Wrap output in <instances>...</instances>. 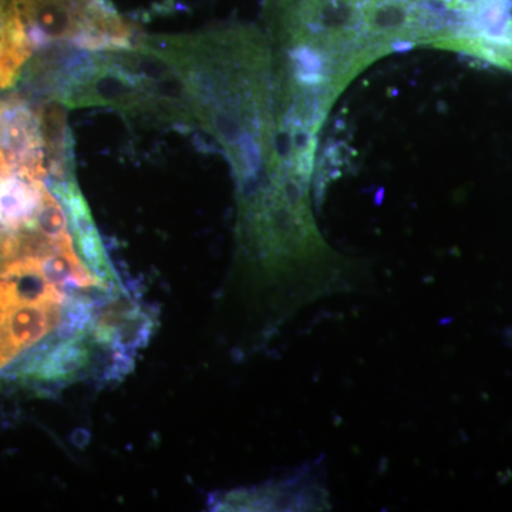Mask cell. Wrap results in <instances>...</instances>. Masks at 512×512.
<instances>
[{"instance_id": "277c9868", "label": "cell", "mask_w": 512, "mask_h": 512, "mask_svg": "<svg viewBox=\"0 0 512 512\" xmlns=\"http://www.w3.org/2000/svg\"><path fill=\"white\" fill-rule=\"evenodd\" d=\"M62 104L23 93L0 96V171L46 181L49 165L66 133Z\"/></svg>"}, {"instance_id": "5b68a950", "label": "cell", "mask_w": 512, "mask_h": 512, "mask_svg": "<svg viewBox=\"0 0 512 512\" xmlns=\"http://www.w3.org/2000/svg\"><path fill=\"white\" fill-rule=\"evenodd\" d=\"M67 298L56 285L37 282L29 289L16 279H0V370L55 333Z\"/></svg>"}, {"instance_id": "6da1fadb", "label": "cell", "mask_w": 512, "mask_h": 512, "mask_svg": "<svg viewBox=\"0 0 512 512\" xmlns=\"http://www.w3.org/2000/svg\"><path fill=\"white\" fill-rule=\"evenodd\" d=\"M144 39L184 80L195 123L227 154L241 200L268 187L281 158L274 59L261 32L235 26Z\"/></svg>"}, {"instance_id": "3957f363", "label": "cell", "mask_w": 512, "mask_h": 512, "mask_svg": "<svg viewBox=\"0 0 512 512\" xmlns=\"http://www.w3.org/2000/svg\"><path fill=\"white\" fill-rule=\"evenodd\" d=\"M33 50L69 46L89 52L123 49L137 35L109 0H18Z\"/></svg>"}, {"instance_id": "9c48e42d", "label": "cell", "mask_w": 512, "mask_h": 512, "mask_svg": "<svg viewBox=\"0 0 512 512\" xmlns=\"http://www.w3.org/2000/svg\"><path fill=\"white\" fill-rule=\"evenodd\" d=\"M281 2L288 3V2H292V0H281Z\"/></svg>"}, {"instance_id": "ba28073f", "label": "cell", "mask_w": 512, "mask_h": 512, "mask_svg": "<svg viewBox=\"0 0 512 512\" xmlns=\"http://www.w3.org/2000/svg\"><path fill=\"white\" fill-rule=\"evenodd\" d=\"M32 56L18 0H0V90L18 83Z\"/></svg>"}, {"instance_id": "7a4b0ae2", "label": "cell", "mask_w": 512, "mask_h": 512, "mask_svg": "<svg viewBox=\"0 0 512 512\" xmlns=\"http://www.w3.org/2000/svg\"><path fill=\"white\" fill-rule=\"evenodd\" d=\"M417 43L512 70V0H412Z\"/></svg>"}, {"instance_id": "52a82bcc", "label": "cell", "mask_w": 512, "mask_h": 512, "mask_svg": "<svg viewBox=\"0 0 512 512\" xmlns=\"http://www.w3.org/2000/svg\"><path fill=\"white\" fill-rule=\"evenodd\" d=\"M318 477L319 473L313 476V473L303 471L285 483L229 493L215 505L218 510H289L288 507L292 510H318L320 505H328L322 501L326 495L319 487Z\"/></svg>"}, {"instance_id": "8992f818", "label": "cell", "mask_w": 512, "mask_h": 512, "mask_svg": "<svg viewBox=\"0 0 512 512\" xmlns=\"http://www.w3.org/2000/svg\"><path fill=\"white\" fill-rule=\"evenodd\" d=\"M46 184L63 205L77 254L84 264L104 285L109 288L119 285V278L101 242L99 229L94 224L92 212L77 185L76 177L69 175L59 180H47Z\"/></svg>"}]
</instances>
